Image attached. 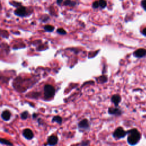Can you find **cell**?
<instances>
[{
  "label": "cell",
  "mask_w": 146,
  "mask_h": 146,
  "mask_svg": "<svg viewBox=\"0 0 146 146\" xmlns=\"http://www.w3.org/2000/svg\"><path fill=\"white\" fill-rule=\"evenodd\" d=\"M127 133L128 135L127 138L128 143L131 145H135L137 144L140 139V134L139 132L136 129H132L127 131Z\"/></svg>",
  "instance_id": "6da1fadb"
},
{
  "label": "cell",
  "mask_w": 146,
  "mask_h": 146,
  "mask_svg": "<svg viewBox=\"0 0 146 146\" xmlns=\"http://www.w3.org/2000/svg\"><path fill=\"white\" fill-rule=\"evenodd\" d=\"M55 89L53 86L50 84H46L44 87V96L47 99L53 98L55 95Z\"/></svg>",
  "instance_id": "7a4b0ae2"
},
{
  "label": "cell",
  "mask_w": 146,
  "mask_h": 146,
  "mask_svg": "<svg viewBox=\"0 0 146 146\" xmlns=\"http://www.w3.org/2000/svg\"><path fill=\"white\" fill-rule=\"evenodd\" d=\"M127 134V132L125 131L122 127H118L116 130L114 132L113 136L117 139H121V138H124Z\"/></svg>",
  "instance_id": "3957f363"
},
{
  "label": "cell",
  "mask_w": 146,
  "mask_h": 146,
  "mask_svg": "<svg viewBox=\"0 0 146 146\" xmlns=\"http://www.w3.org/2000/svg\"><path fill=\"white\" fill-rule=\"evenodd\" d=\"M89 127H90V124H89V121L86 119H83L78 123V128L83 130H86L89 128Z\"/></svg>",
  "instance_id": "277c9868"
},
{
  "label": "cell",
  "mask_w": 146,
  "mask_h": 146,
  "mask_svg": "<svg viewBox=\"0 0 146 146\" xmlns=\"http://www.w3.org/2000/svg\"><path fill=\"white\" fill-rule=\"evenodd\" d=\"M15 14L19 17H24L26 15V9L25 7H20L14 12Z\"/></svg>",
  "instance_id": "5b68a950"
},
{
  "label": "cell",
  "mask_w": 146,
  "mask_h": 146,
  "mask_svg": "<svg viewBox=\"0 0 146 146\" xmlns=\"http://www.w3.org/2000/svg\"><path fill=\"white\" fill-rule=\"evenodd\" d=\"M23 135L26 139H32L34 137V133L33 131L30 129H25L23 131Z\"/></svg>",
  "instance_id": "8992f818"
},
{
  "label": "cell",
  "mask_w": 146,
  "mask_h": 146,
  "mask_svg": "<svg viewBox=\"0 0 146 146\" xmlns=\"http://www.w3.org/2000/svg\"><path fill=\"white\" fill-rule=\"evenodd\" d=\"M58 139L56 136L54 135H51L47 139V144H49V146H54L58 143Z\"/></svg>",
  "instance_id": "52a82bcc"
},
{
  "label": "cell",
  "mask_w": 146,
  "mask_h": 146,
  "mask_svg": "<svg viewBox=\"0 0 146 146\" xmlns=\"http://www.w3.org/2000/svg\"><path fill=\"white\" fill-rule=\"evenodd\" d=\"M146 55V50L144 49H138L134 52V55L137 58H143Z\"/></svg>",
  "instance_id": "ba28073f"
},
{
  "label": "cell",
  "mask_w": 146,
  "mask_h": 146,
  "mask_svg": "<svg viewBox=\"0 0 146 146\" xmlns=\"http://www.w3.org/2000/svg\"><path fill=\"white\" fill-rule=\"evenodd\" d=\"M108 113L111 115H120L122 114V111L118 108H114V107H110L108 108Z\"/></svg>",
  "instance_id": "9c48e42d"
},
{
  "label": "cell",
  "mask_w": 146,
  "mask_h": 146,
  "mask_svg": "<svg viewBox=\"0 0 146 146\" xmlns=\"http://www.w3.org/2000/svg\"><path fill=\"white\" fill-rule=\"evenodd\" d=\"M121 98L119 95H114L111 98L112 102H113L116 106H117L118 104H119V103L121 102Z\"/></svg>",
  "instance_id": "30bf717a"
},
{
  "label": "cell",
  "mask_w": 146,
  "mask_h": 146,
  "mask_svg": "<svg viewBox=\"0 0 146 146\" xmlns=\"http://www.w3.org/2000/svg\"><path fill=\"white\" fill-rule=\"evenodd\" d=\"M1 117L4 121H8L10 120V117H11V114L9 111H4L2 112V114H1Z\"/></svg>",
  "instance_id": "8fae6325"
},
{
  "label": "cell",
  "mask_w": 146,
  "mask_h": 146,
  "mask_svg": "<svg viewBox=\"0 0 146 146\" xmlns=\"http://www.w3.org/2000/svg\"><path fill=\"white\" fill-rule=\"evenodd\" d=\"M52 122H56L57 123L61 124L62 122V119L61 116H55L53 117V119H52Z\"/></svg>",
  "instance_id": "7c38bea8"
},
{
  "label": "cell",
  "mask_w": 146,
  "mask_h": 146,
  "mask_svg": "<svg viewBox=\"0 0 146 146\" xmlns=\"http://www.w3.org/2000/svg\"><path fill=\"white\" fill-rule=\"evenodd\" d=\"M64 5L66 6H74L76 5V3L71 0H66L64 2Z\"/></svg>",
  "instance_id": "4fadbf2b"
},
{
  "label": "cell",
  "mask_w": 146,
  "mask_h": 146,
  "mask_svg": "<svg viewBox=\"0 0 146 146\" xmlns=\"http://www.w3.org/2000/svg\"><path fill=\"white\" fill-rule=\"evenodd\" d=\"M0 142H1V144H5V145L10 146H13V144H12L11 142H9V140H6V139H2V138H1V140H0Z\"/></svg>",
  "instance_id": "5bb4252c"
},
{
  "label": "cell",
  "mask_w": 146,
  "mask_h": 146,
  "mask_svg": "<svg viewBox=\"0 0 146 146\" xmlns=\"http://www.w3.org/2000/svg\"><path fill=\"white\" fill-rule=\"evenodd\" d=\"M44 29L46 32H51L54 30V26H53L50 25H46L44 27Z\"/></svg>",
  "instance_id": "9a60e30c"
},
{
  "label": "cell",
  "mask_w": 146,
  "mask_h": 146,
  "mask_svg": "<svg viewBox=\"0 0 146 146\" xmlns=\"http://www.w3.org/2000/svg\"><path fill=\"white\" fill-rule=\"evenodd\" d=\"M99 6L102 9L105 8L107 6V2L105 1V0H99Z\"/></svg>",
  "instance_id": "2e32d148"
},
{
  "label": "cell",
  "mask_w": 146,
  "mask_h": 146,
  "mask_svg": "<svg viewBox=\"0 0 146 146\" xmlns=\"http://www.w3.org/2000/svg\"><path fill=\"white\" fill-rule=\"evenodd\" d=\"M28 112L27 111H24L23 113H21V117L22 119H26L27 116H28Z\"/></svg>",
  "instance_id": "e0dca14e"
},
{
  "label": "cell",
  "mask_w": 146,
  "mask_h": 146,
  "mask_svg": "<svg viewBox=\"0 0 146 146\" xmlns=\"http://www.w3.org/2000/svg\"><path fill=\"white\" fill-rule=\"evenodd\" d=\"M57 32L58 33L60 34H62V35H64L66 34V30L62 28L58 29L57 30Z\"/></svg>",
  "instance_id": "ac0fdd59"
},
{
  "label": "cell",
  "mask_w": 146,
  "mask_h": 146,
  "mask_svg": "<svg viewBox=\"0 0 146 146\" xmlns=\"http://www.w3.org/2000/svg\"><path fill=\"white\" fill-rule=\"evenodd\" d=\"M93 7L94 9H97L99 7V1H95L93 4Z\"/></svg>",
  "instance_id": "d6986e66"
},
{
  "label": "cell",
  "mask_w": 146,
  "mask_h": 146,
  "mask_svg": "<svg viewBox=\"0 0 146 146\" xmlns=\"http://www.w3.org/2000/svg\"><path fill=\"white\" fill-rule=\"evenodd\" d=\"M141 5H142L143 8L146 11V0H143L142 1V3H141Z\"/></svg>",
  "instance_id": "ffe728a7"
},
{
  "label": "cell",
  "mask_w": 146,
  "mask_h": 146,
  "mask_svg": "<svg viewBox=\"0 0 146 146\" xmlns=\"http://www.w3.org/2000/svg\"><path fill=\"white\" fill-rule=\"evenodd\" d=\"M142 34L143 35H144V36H146V28H144L143 30H142Z\"/></svg>",
  "instance_id": "44dd1931"
},
{
  "label": "cell",
  "mask_w": 146,
  "mask_h": 146,
  "mask_svg": "<svg viewBox=\"0 0 146 146\" xmlns=\"http://www.w3.org/2000/svg\"><path fill=\"white\" fill-rule=\"evenodd\" d=\"M57 4L58 5H61V4H62V2H63V0H57Z\"/></svg>",
  "instance_id": "7402d4cb"
}]
</instances>
